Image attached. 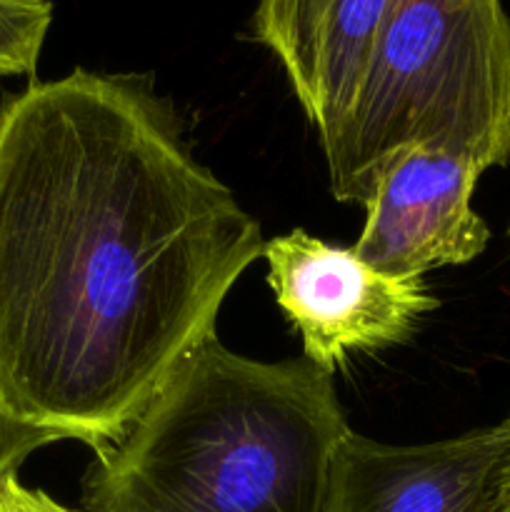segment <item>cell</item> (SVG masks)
I'll return each mask as SVG.
<instances>
[{"instance_id": "cell-1", "label": "cell", "mask_w": 510, "mask_h": 512, "mask_svg": "<svg viewBox=\"0 0 510 512\" xmlns=\"http://www.w3.org/2000/svg\"><path fill=\"white\" fill-rule=\"evenodd\" d=\"M263 248L148 80H33L0 105V418L103 455Z\"/></svg>"}, {"instance_id": "cell-2", "label": "cell", "mask_w": 510, "mask_h": 512, "mask_svg": "<svg viewBox=\"0 0 510 512\" xmlns=\"http://www.w3.org/2000/svg\"><path fill=\"white\" fill-rule=\"evenodd\" d=\"M350 433L333 375L205 338L85 475L88 512H323Z\"/></svg>"}, {"instance_id": "cell-3", "label": "cell", "mask_w": 510, "mask_h": 512, "mask_svg": "<svg viewBox=\"0 0 510 512\" xmlns=\"http://www.w3.org/2000/svg\"><path fill=\"white\" fill-rule=\"evenodd\" d=\"M435 143L510 165V18L503 0H388L358 90L320 140L330 193L365 203L380 165Z\"/></svg>"}, {"instance_id": "cell-4", "label": "cell", "mask_w": 510, "mask_h": 512, "mask_svg": "<svg viewBox=\"0 0 510 512\" xmlns=\"http://www.w3.org/2000/svg\"><path fill=\"white\" fill-rule=\"evenodd\" d=\"M275 303L303 340V355L335 375L350 353H373L408 340L438 308L423 278L390 275L353 248L295 228L263 248Z\"/></svg>"}, {"instance_id": "cell-5", "label": "cell", "mask_w": 510, "mask_h": 512, "mask_svg": "<svg viewBox=\"0 0 510 512\" xmlns=\"http://www.w3.org/2000/svg\"><path fill=\"white\" fill-rule=\"evenodd\" d=\"M483 173L478 160L445 145L398 150L375 175L353 250L383 273L408 278L470 263L490 240L488 225L473 208Z\"/></svg>"}, {"instance_id": "cell-6", "label": "cell", "mask_w": 510, "mask_h": 512, "mask_svg": "<svg viewBox=\"0 0 510 512\" xmlns=\"http://www.w3.org/2000/svg\"><path fill=\"white\" fill-rule=\"evenodd\" d=\"M508 448L510 415L423 445L350 430L335 450L323 512H485Z\"/></svg>"}, {"instance_id": "cell-7", "label": "cell", "mask_w": 510, "mask_h": 512, "mask_svg": "<svg viewBox=\"0 0 510 512\" xmlns=\"http://www.w3.org/2000/svg\"><path fill=\"white\" fill-rule=\"evenodd\" d=\"M388 0H258L253 33L325 140L358 90Z\"/></svg>"}, {"instance_id": "cell-8", "label": "cell", "mask_w": 510, "mask_h": 512, "mask_svg": "<svg viewBox=\"0 0 510 512\" xmlns=\"http://www.w3.org/2000/svg\"><path fill=\"white\" fill-rule=\"evenodd\" d=\"M50 23L48 0H0V78L35 73Z\"/></svg>"}, {"instance_id": "cell-9", "label": "cell", "mask_w": 510, "mask_h": 512, "mask_svg": "<svg viewBox=\"0 0 510 512\" xmlns=\"http://www.w3.org/2000/svg\"><path fill=\"white\" fill-rule=\"evenodd\" d=\"M53 440L45 435L33 433V430L18 428V425L8 423L0 418V483L10 475H18L20 465L35 453V450L45 448Z\"/></svg>"}, {"instance_id": "cell-10", "label": "cell", "mask_w": 510, "mask_h": 512, "mask_svg": "<svg viewBox=\"0 0 510 512\" xmlns=\"http://www.w3.org/2000/svg\"><path fill=\"white\" fill-rule=\"evenodd\" d=\"M0 512H78L60 505L43 490L25 488L18 475H10L0 483Z\"/></svg>"}, {"instance_id": "cell-11", "label": "cell", "mask_w": 510, "mask_h": 512, "mask_svg": "<svg viewBox=\"0 0 510 512\" xmlns=\"http://www.w3.org/2000/svg\"><path fill=\"white\" fill-rule=\"evenodd\" d=\"M485 512H510V448L508 453H505L503 463H500L498 475H495V483L493 490H490V500Z\"/></svg>"}]
</instances>
